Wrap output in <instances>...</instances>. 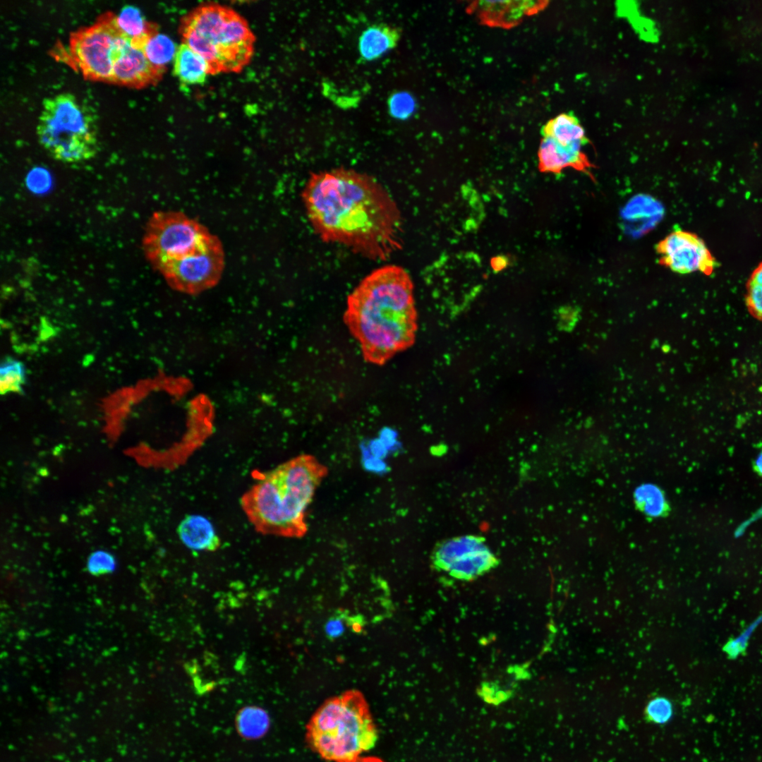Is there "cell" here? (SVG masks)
<instances>
[{
    "label": "cell",
    "mask_w": 762,
    "mask_h": 762,
    "mask_svg": "<svg viewBox=\"0 0 762 762\" xmlns=\"http://www.w3.org/2000/svg\"><path fill=\"white\" fill-rule=\"evenodd\" d=\"M116 22L119 28L132 39L133 46L143 51L148 40L157 33L156 25L147 23L140 11L131 5L122 7L116 16Z\"/></svg>",
    "instance_id": "cell-18"
},
{
    "label": "cell",
    "mask_w": 762,
    "mask_h": 762,
    "mask_svg": "<svg viewBox=\"0 0 762 762\" xmlns=\"http://www.w3.org/2000/svg\"><path fill=\"white\" fill-rule=\"evenodd\" d=\"M350 762H385L382 758L376 756H360Z\"/></svg>",
    "instance_id": "cell-30"
},
{
    "label": "cell",
    "mask_w": 762,
    "mask_h": 762,
    "mask_svg": "<svg viewBox=\"0 0 762 762\" xmlns=\"http://www.w3.org/2000/svg\"><path fill=\"white\" fill-rule=\"evenodd\" d=\"M582 144L563 145L549 137H543L538 152V166L543 172L559 174L571 167L591 176L593 167L586 155L582 151Z\"/></svg>",
    "instance_id": "cell-13"
},
{
    "label": "cell",
    "mask_w": 762,
    "mask_h": 762,
    "mask_svg": "<svg viewBox=\"0 0 762 762\" xmlns=\"http://www.w3.org/2000/svg\"><path fill=\"white\" fill-rule=\"evenodd\" d=\"M327 468L301 455L264 473L243 494L242 509L260 533L300 538L307 531L306 511Z\"/></svg>",
    "instance_id": "cell-3"
},
{
    "label": "cell",
    "mask_w": 762,
    "mask_h": 762,
    "mask_svg": "<svg viewBox=\"0 0 762 762\" xmlns=\"http://www.w3.org/2000/svg\"><path fill=\"white\" fill-rule=\"evenodd\" d=\"M399 37V32L395 28L383 24L370 26L359 37V54L365 61L377 59L393 49Z\"/></svg>",
    "instance_id": "cell-15"
},
{
    "label": "cell",
    "mask_w": 762,
    "mask_h": 762,
    "mask_svg": "<svg viewBox=\"0 0 762 762\" xmlns=\"http://www.w3.org/2000/svg\"><path fill=\"white\" fill-rule=\"evenodd\" d=\"M176 50L172 40L158 32L148 40L143 48V52L149 61L161 68H165V65L174 59Z\"/></svg>",
    "instance_id": "cell-21"
},
{
    "label": "cell",
    "mask_w": 762,
    "mask_h": 762,
    "mask_svg": "<svg viewBox=\"0 0 762 762\" xmlns=\"http://www.w3.org/2000/svg\"><path fill=\"white\" fill-rule=\"evenodd\" d=\"M755 473L762 478V449L759 451L752 464Z\"/></svg>",
    "instance_id": "cell-29"
},
{
    "label": "cell",
    "mask_w": 762,
    "mask_h": 762,
    "mask_svg": "<svg viewBox=\"0 0 762 762\" xmlns=\"http://www.w3.org/2000/svg\"><path fill=\"white\" fill-rule=\"evenodd\" d=\"M199 222L179 211H157L148 219L142 240L145 255L158 270L195 251L212 236Z\"/></svg>",
    "instance_id": "cell-8"
},
{
    "label": "cell",
    "mask_w": 762,
    "mask_h": 762,
    "mask_svg": "<svg viewBox=\"0 0 762 762\" xmlns=\"http://www.w3.org/2000/svg\"><path fill=\"white\" fill-rule=\"evenodd\" d=\"M224 267V252L218 237L213 236L200 248L158 271L169 285L181 292L197 294L214 286Z\"/></svg>",
    "instance_id": "cell-9"
},
{
    "label": "cell",
    "mask_w": 762,
    "mask_h": 762,
    "mask_svg": "<svg viewBox=\"0 0 762 762\" xmlns=\"http://www.w3.org/2000/svg\"><path fill=\"white\" fill-rule=\"evenodd\" d=\"M637 507L650 517H660L668 510V504L663 490L653 484L637 487L634 493Z\"/></svg>",
    "instance_id": "cell-19"
},
{
    "label": "cell",
    "mask_w": 762,
    "mask_h": 762,
    "mask_svg": "<svg viewBox=\"0 0 762 762\" xmlns=\"http://www.w3.org/2000/svg\"><path fill=\"white\" fill-rule=\"evenodd\" d=\"M116 567L115 557L106 550L92 552L86 562L87 572L93 576H102L112 573Z\"/></svg>",
    "instance_id": "cell-25"
},
{
    "label": "cell",
    "mask_w": 762,
    "mask_h": 762,
    "mask_svg": "<svg viewBox=\"0 0 762 762\" xmlns=\"http://www.w3.org/2000/svg\"><path fill=\"white\" fill-rule=\"evenodd\" d=\"M541 135L567 145H585L588 141L583 128L572 113H562L550 119L542 126Z\"/></svg>",
    "instance_id": "cell-16"
},
{
    "label": "cell",
    "mask_w": 762,
    "mask_h": 762,
    "mask_svg": "<svg viewBox=\"0 0 762 762\" xmlns=\"http://www.w3.org/2000/svg\"><path fill=\"white\" fill-rule=\"evenodd\" d=\"M301 198L323 241L373 260H385L401 248L400 211L373 177L345 168L313 173Z\"/></svg>",
    "instance_id": "cell-1"
},
{
    "label": "cell",
    "mask_w": 762,
    "mask_h": 762,
    "mask_svg": "<svg viewBox=\"0 0 762 762\" xmlns=\"http://www.w3.org/2000/svg\"><path fill=\"white\" fill-rule=\"evenodd\" d=\"M435 568L453 579L471 581L486 574L499 564L483 538L466 535L438 544L432 555Z\"/></svg>",
    "instance_id": "cell-10"
},
{
    "label": "cell",
    "mask_w": 762,
    "mask_h": 762,
    "mask_svg": "<svg viewBox=\"0 0 762 762\" xmlns=\"http://www.w3.org/2000/svg\"><path fill=\"white\" fill-rule=\"evenodd\" d=\"M672 714V702L663 696H657L651 699L644 710L646 719L650 722L658 725L667 722Z\"/></svg>",
    "instance_id": "cell-24"
},
{
    "label": "cell",
    "mask_w": 762,
    "mask_h": 762,
    "mask_svg": "<svg viewBox=\"0 0 762 762\" xmlns=\"http://www.w3.org/2000/svg\"><path fill=\"white\" fill-rule=\"evenodd\" d=\"M547 2L536 1H480L470 6L469 11L477 15L482 23L490 26L510 28L525 16L543 9Z\"/></svg>",
    "instance_id": "cell-12"
},
{
    "label": "cell",
    "mask_w": 762,
    "mask_h": 762,
    "mask_svg": "<svg viewBox=\"0 0 762 762\" xmlns=\"http://www.w3.org/2000/svg\"><path fill=\"white\" fill-rule=\"evenodd\" d=\"M269 722L268 715L264 710L256 706H248L239 713L237 727L243 736L258 738L267 731Z\"/></svg>",
    "instance_id": "cell-20"
},
{
    "label": "cell",
    "mask_w": 762,
    "mask_h": 762,
    "mask_svg": "<svg viewBox=\"0 0 762 762\" xmlns=\"http://www.w3.org/2000/svg\"><path fill=\"white\" fill-rule=\"evenodd\" d=\"M349 619L344 615H334L329 618L325 624V632L327 638L334 639L343 635L346 627L349 626Z\"/></svg>",
    "instance_id": "cell-27"
},
{
    "label": "cell",
    "mask_w": 762,
    "mask_h": 762,
    "mask_svg": "<svg viewBox=\"0 0 762 762\" xmlns=\"http://www.w3.org/2000/svg\"><path fill=\"white\" fill-rule=\"evenodd\" d=\"M580 312V309L575 306L561 308L559 310L560 327L565 331H571L579 320Z\"/></svg>",
    "instance_id": "cell-28"
},
{
    "label": "cell",
    "mask_w": 762,
    "mask_h": 762,
    "mask_svg": "<svg viewBox=\"0 0 762 762\" xmlns=\"http://www.w3.org/2000/svg\"><path fill=\"white\" fill-rule=\"evenodd\" d=\"M177 534L181 543L193 550L213 552L221 544L212 522L200 514L186 516L177 527Z\"/></svg>",
    "instance_id": "cell-14"
},
{
    "label": "cell",
    "mask_w": 762,
    "mask_h": 762,
    "mask_svg": "<svg viewBox=\"0 0 762 762\" xmlns=\"http://www.w3.org/2000/svg\"><path fill=\"white\" fill-rule=\"evenodd\" d=\"M25 380L26 371L22 362L11 358L3 361L0 366V391L2 395L9 392H20Z\"/></svg>",
    "instance_id": "cell-22"
},
{
    "label": "cell",
    "mask_w": 762,
    "mask_h": 762,
    "mask_svg": "<svg viewBox=\"0 0 762 762\" xmlns=\"http://www.w3.org/2000/svg\"><path fill=\"white\" fill-rule=\"evenodd\" d=\"M69 49L84 77L90 80L140 88L156 84L164 72L133 46L111 12L72 32Z\"/></svg>",
    "instance_id": "cell-4"
},
{
    "label": "cell",
    "mask_w": 762,
    "mask_h": 762,
    "mask_svg": "<svg viewBox=\"0 0 762 762\" xmlns=\"http://www.w3.org/2000/svg\"><path fill=\"white\" fill-rule=\"evenodd\" d=\"M745 303L751 315L762 321V262L753 270L746 282Z\"/></svg>",
    "instance_id": "cell-23"
},
{
    "label": "cell",
    "mask_w": 762,
    "mask_h": 762,
    "mask_svg": "<svg viewBox=\"0 0 762 762\" xmlns=\"http://www.w3.org/2000/svg\"><path fill=\"white\" fill-rule=\"evenodd\" d=\"M413 291L408 272L387 265L365 277L349 295L344 321L366 362L383 365L413 344L417 328Z\"/></svg>",
    "instance_id": "cell-2"
},
{
    "label": "cell",
    "mask_w": 762,
    "mask_h": 762,
    "mask_svg": "<svg viewBox=\"0 0 762 762\" xmlns=\"http://www.w3.org/2000/svg\"><path fill=\"white\" fill-rule=\"evenodd\" d=\"M389 112L397 119H406L410 117L416 108L413 97L406 92H397L392 94L388 101Z\"/></svg>",
    "instance_id": "cell-26"
},
{
    "label": "cell",
    "mask_w": 762,
    "mask_h": 762,
    "mask_svg": "<svg viewBox=\"0 0 762 762\" xmlns=\"http://www.w3.org/2000/svg\"><path fill=\"white\" fill-rule=\"evenodd\" d=\"M174 71L176 76L186 84L202 83L209 74L206 61L186 44L182 43L177 49L174 59Z\"/></svg>",
    "instance_id": "cell-17"
},
{
    "label": "cell",
    "mask_w": 762,
    "mask_h": 762,
    "mask_svg": "<svg viewBox=\"0 0 762 762\" xmlns=\"http://www.w3.org/2000/svg\"><path fill=\"white\" fill-rule=\"evenodd\" d=\"M378 732L364 696L346 691L326 700L306 725L312 751L332 762H350L372 749Z\"/></svg>",
    "instance_id": "cell-5"
},
{
    "label": "cell",
    "mask_w": 762,
    "mask_h": 762,
    "mask_svg": "<svg viewBox=\"0 0 762 762\" xmlns=\"http://www.w3.org/2000/svg\"><path fill=\"white\" fill-rule=\"evenodd\" d=\"M183 43L207 62L209 74L239 72L250 61L255 37L246 20L219 4L197 7L181 20Z\"/></svg>",
    "instance_id": "cell-6"
},
{
    "label": "cell",
    "mask_w": 762,
    "mask_h": 762,
    "mask_svg": "<svg viewBox=\"0 0 762 762\" xmlns=\"http://www.w3.org/2000/svg\"><path fill=\"white\" fill-rule=\"evenodd\" d=\"M655 248L659 263L678 274L699 272L710 275L718 266L703 239L690 231L676 229Z\"/></svg>",
    "instance_id": "cell-11"
},
{
    "label": "cell",
    "mask_w": 762,
    "mask_h": 762,
    "mask_svg": "<svg viewBox=\"0 0 762 762\" xmlns=\"http://www.w3.org/2000/svg\"><path fill=\"white\" fill-rule=\"evenodd\" d=\"M97 131L93 116L73 94L61 92L43 99L36 135L56 160L76 163L95 157Z\"/></svg>",
    "instance_id": "cell-7"
}]
</instances>
